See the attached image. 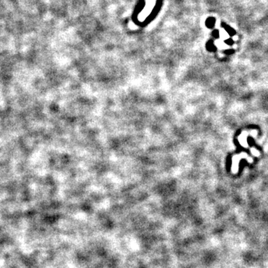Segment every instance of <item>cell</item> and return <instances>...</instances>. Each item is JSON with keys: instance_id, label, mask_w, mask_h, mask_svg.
Returning <instances> with one entry per match:
<instances>
[{"instance_id": "obj_1", "label": "cell", "mask_w": 268, "mask_h": 268, "mask_svg": "<svg viewBox=\"0 0 268 268\" xmlns=\"http://www.w3.org/2000/svg\"><path fill=\"white\" fill-rule=\"evenodd\" d=\"M223 27L224 28V29L226 30V31L227 32V34L229 35H230V36H234L235 34V31L234 29L232 28V27H230L229 25H227V24L223 23Z\"/></svg>"}, {"instance_id": "obj_2", "label": "cell", "mask_w": 268, "mask_h": 268, "mask_svg": "<svg viewBox=\"0 0 268 268\" xmlns=\"http://www.w3.org/2000/svg\"><path fill=\"white\" fill-rule=\"evenodd\" d=\"M214 24H215V19L213 18V17H210L206 20L207 27L212 28L214 26Z\"/></svg>"}, {"instance_id": "obj_3", "label": "cell", "mask_w": 268, "mask_h": 268, "mask_svg": "<svg viewBox=\"0 0 268 268\" xmlns=\"http://www.w3.org/2000/svg\"><path fill=\"white\" fill-rule=\"evenodd\" d=\"M233 43H234V42H233V40H232L231 38H229V39H227V40H226V43L228 44V45H232Z\"/></svg>"}, {"instance_id": "obj_4", "label": "cell", "mask_w": 268, "mask_h": 268, "mask_svg": "<svg viewBox=\"0 0 268 268\" xmlns=\"http://www.w3.org/2000/svg\"><path fill=\"white\" fill-rule=\"evenodd\" d=\"M213 35H214V37H219V31H218V30H214V31H213Z\"/></svg>"}]
</instances>
